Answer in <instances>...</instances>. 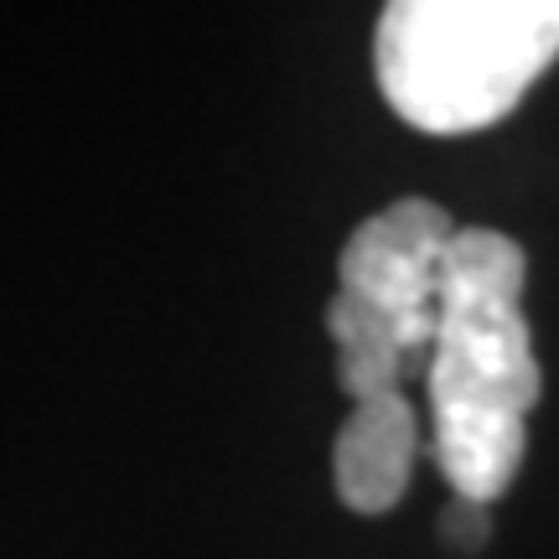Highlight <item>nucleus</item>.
Segmentation results:
<instances>
[{
  "label": "nucleus",
  "mask_w": 559,
  "mask_h": 559,
  "mask_svg": "<svg viewBox=\"0 0 559 559\" xmlns=\"http://www.w3.org/2000/svg\"><path fill=\"white\" fill-rule=\"evenodd\" d=\"M559 58V0H394L373 37L389 109L425 135L513 115Z\"/></svg>",
  "instance_id": "f03ea898"
},
{
  "label": "nucleus",
  "mask_w": 559,
  "mask_h": 559,
  "mask_svg": "<svg viewBox=\"0 0 559 559\" xmlns=\"http://www.w3.org/2000/svg\"><path fill=\"white\" fill-rule=\"evenodd\" d=\"M415 456L419 419L415 404L404 400V389L353 404V415H347V425L337 430V445H332V477H337L342 508H353L362 519L389 513L409 487Z\"/></svg>",
  "instance_id": "20e7f679"
},
{
  "label": "nucleus",
  "mask_w": 559,
  "mask_h": 559,
  "mask_svg": "<svg viewBox=\"0 0 559 559\" xmlns=\"http://www.w3.org/2000/svg\"><path fill=\"white\" fill-rule=\"evenodd\" d=\"M440 528H445V539L456 544V549L477 555L481 544H487V534H492V519H487V508H481V502H472V498H451V508H445Z\"/></svg>",
  "instance_id": "39448f33"
},
{
  "label": "nucleus",
  "mask_w": 559,
  "mask_h": 559,
  "mask_svg": "<svg viewBox=\"0 0 559 559\" xmlns=\"http://www.w3.org/2000/svg\"><path fill=\"white\" fill-rule=\"evenodd\" d=\"M451 239L456 223L430 198L389 202L347 234L326 332L337 342V383L353 404L394 394L419 353H430Z\"/></svg>",
  "instance_id": "7ed1b4c3"
},
{
  "label": "nucleus",
  "mask_w": 559,
  "mask_h": 559,
  "mask_svg": "<svg viewBox=\"0 0 559 559\" xmlns=\"http://www.w3.org/2000/svg\"><path fill=\"white\" fill-rule=\"evenodd\" d=\"M528 260L498 228H456L440 260L436 342L425 358L430 456L456 498L498 502L528 451L544 373L523 317Z\"/></svg>",
  "instance_id": "f257e3e1"
}]
</instances>
